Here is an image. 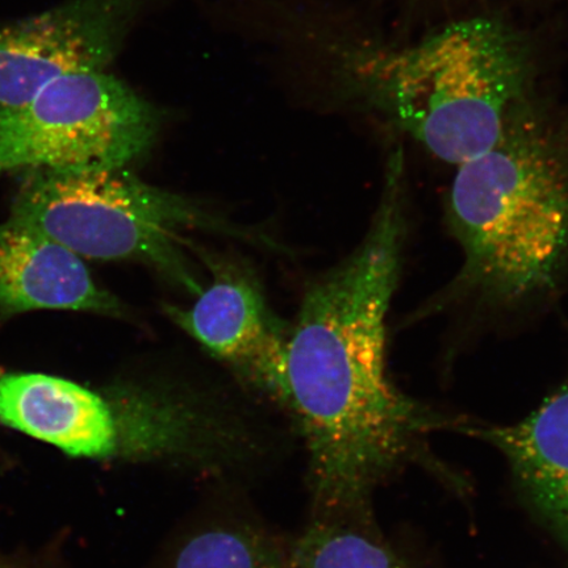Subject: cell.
Instances as JSON below:
<instances>
[{"mask_svg": "<svg viewBox=\"0 0 568 568\" xmlns=\"http://www.w3.org/2000/svg\"><path fill=\"white\" fill-rule=\"evenodd\" d=\"M447 2H453V0H404V3L407 6H432V4H443Z\"/></svg>", "mask_w": 568, "mask_h": 568, "instance_id": "obj_14", "label": "cell"}, {"mask_svg": "<svg viewBox=\"0 0 568 568\" xmlns=\"http://www.w3.org/2000/svg\"><path fill=\"white\" fill-rule=\"evenodd\" d=\"M368 527V516L314 513L287 545V568H412Z\"/></svg>", "mask_w": 568, "mask_h": 568, "instance_id": "obj_12", "label": "cell"}, {"mask_svg": "<svg viewBox=\"0 0 568 568\" xmlns=\"http://www.w3.org/2000/svg\"><path fill=\"white\" fill-rule=\"evenodd\" d=\"M447 219L464 253L449 295L517 308L557 291L568 274V101L542 91L458 166Z\"/></svg>", "mask_w": 568, "mask_h": 568, "instance_id": "obj_3", "label": "cell"}, {"mask_svg": "<svg viewBox=\"0 0 568 568\" xmlns=\"http://www.w3.org/2000/svg\"><path fill=\"white\" fill-rule=\"evenodd\" d=\"M404 159L402 146L389 154L366 237L312 284L287 338L278 403L307 452L316 513L368 516L375 487L422 439L460 423L412 399L387 372V315L407 240Z\"/></svg>", "mask_w": 568, "mask_h": 568, "instance_id": "obj_1", "label": "cell"}, {"mask_svg": "<svg viewBox=\"0 0 568 568\" xmlns=\"http://www.w3.org/2000/svg\"><path fill=\"white\" fill-rule=\"evenodd\" d=\"M172 317L205 349L280 402L287 338L276 328L257 284L243 275L219 276L193 307L175 310Z\"/></svg>", "mask_w": 568, "mask_h": 568, "instance_id": "obj_7", "label": "cell"}, {"mask_svg": "<svg viewBox=\"0 0 568 568\" xmlns=\"http://www.w3.org/2000/svg\"><path fill=\"white\" fill-rule=\"evenodd\" d=\"M557 535L568 544V493L537 508Z\"/></svg>", "mask_w": 568, "mask_h": 568, "instance_id": "obj_13", "label": "cell"}, {"mask_svg": "<svg viewBox=\"0 0 568 568\" xmlns=\"http://www.w3.org/2000/svg\"><path fill=\"white\" fill-rule=\"evenodd\" d=\"M36 310L118 315L122 305L97 286L81 257L10 220L0 224V316Z\"/></svg>", "mask_w": 568, "mask_h": 568, "instance_id": "obj_9", "label": "cell"}, {"mask_svg": "<svg viewBox=\"0 0 568 568\" xmlns=\"http://www.w3.org/2000/svg\"><path fill=\"white\" fill-rule=\"evenodd\" d=\"M320 42L339 105L456 168L494 146L546 90L542 36L495 11L452 18L414 39L341 28Z\"/></svg>", "mask_w": 568, "mask_h": 568, "instance_id": "obj_2", "label": "cell"}, {"mask_svg": "<svg viewBox=\"0 0 568 568\" xmlns=\"http://www.w3.org/2000/svg\"><path fill=\"white\" fill-rule=\"evenodd\" d=\"M11 220L78 257L145 261L196 288L178 244L183 230L207 220L181 196L141 182L123 169L41 170L20 191Z\"/></svg>", "mask_w": 568, "mask_h": 568, "instance_id": "obj_4", "label": "cell"}, {"mask_svg": "<svg viewBox=\"0 0 568 568\" xmlns=\"http://www.w3.org/2000/svg\"><path fill=\"white\" fill-rule=\"evenodd\" d=\"M155 568H287V546L257 517L215 510L178 532Z\"/></svg>", "mask_w": 568, "mask_h": 568, "instance_id": "obj_11", "label": "cell"}, {"mask_svg": "<svg viewBox=\"0 0 568 568\" xmlns=\"http://www.w3.org/2000/svg\"><path fill=\"white\" fill-rule=\"evenodd\" d=\"M465 432L507 457L536 508L568 493V382L521 422Z\"/></svg>", "mask_w": 568, "mask_h": 568, "instance_id": "obj_10", "label": "cell"}, {"mask_svg": "<svg viewBox=\"0 0 568 568\" xmlns=\"http://www.w3.org/2000/svg\"><path fill=\"white\" fill-rule=\"evenodd\" d=\"M149 0H69L0 27V104L28 101L74 73L103 71Z\"/></svg>", "mask_w": 568, "mask_h": 568, "instance_id": "obj_6", "label": "cell"}, {"mask_svg": "<svg viewBox=\"0 0 568 568\" xmlns=\"http://www.w3.org/2000/svg\"><path fill=\"white\" fill-rule=\"evenodd\" d=\"M162 122L159 106L104 71L61 77L23 103L0 104V175L123 169Z\"/></svg>", "mask_w": 568, "mask_h": 568, "instance_id": "obj_5", "label": "cell"}, {"mask_svg": "<svg viewBox=\"0 0 568 568\" xmlns=\"http://www.w3.org/2000/svg\"><path fill=\"white\" fill-rule=\"evenodd\" d=\"M0 423L70 456L120 459L111 400L57 376L0 375Z\"/></svg>", "mask_w": 568, "mask_h": 568, "instance_id": "obj_8", "label": "cell"}]
</instances>
